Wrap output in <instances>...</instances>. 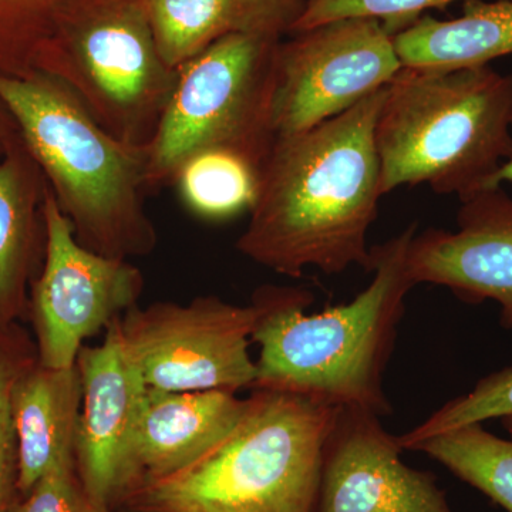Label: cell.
<instances>
[{"mask_svg":"<svg viewBox=\"0 0 512 512\" xmlns=\"http://www.w3.org/2000/svg\"><path fill=\"white\" fill-rule=\"evenodd\" d=\"M384 92L319 126L276 136L237 241L242 255L293 279L308 268L372 272L367 232L383 197L375 126Z\"/></svg>","mask_w":512,"mask_h":512,"instance_id":"6da1fadb","label":"cell"},{"mask_svg":"<svg viewBox=\"0 0 512 512\" xmlns=\"http://www.w3.org/2000/svg\"><path fill=\"white\" fill-rule=\"evenodd\" d=\"M416 234L413 222L372 248V282L346 305L309 315L311 292L276 286L274 305L252 336L259 346L252 390L356 407L379 417L392 413L383 375L406 295L416 286L407 271V251Z\"/></svg>","mask_w":512,"mask_h":512,"instance_id":"7a4b0ae2","label":"cell"},{"mask_svg":"<svg viewBox=\"0 0 512 512\" xmlns=\"http://www.w3.org/2000/svg\"><path fill=\"white\" fill-rule=\"evenodd\" d=\"M0 103L83 247L127 261L156 249L146 207L148 146L111 136L50 74H0Z\"/></svg>","mask_w":512,"mask_h":512,"instance_id":"3957f363","label":"cell"},{"mask_svg":"<svg viewBox=\"0 0 512 512\" xmlns=\"http://www.w3.org/2000/svg\"><path fill=\"white\" fill-rule=\"evenodd\" d=\"M512 74L402 67L375 126L380 192L429 185L463 201L512 157Z\"/></svg>","mask_w":512,"mask_h":512,"instance_id":"277c9868","label":"cell"},{"mask_svg":"<svg viewBox=\"0 0 512 512\" xmlns=\"http://www.w3.org/2000/svg\"><path fill=\"white\" fill-rule=\"evenodd\" d=\"M339 407L252 390L231 434L173 476L140 485L127 507L154 512H315L323 451Z\"/></svg>","mask_w":512,"mask_h":512,"instance_id":"5b68a950","label":"cell"},{"mask_svg":"<svg viewBox=\"0 0 512 512\" xmlns=\"http://www.w3.org/2000/svg\"><path fill=\"white\" fill-rule=\"evenodd\" d=\"M36 72L62 82L111 136L148 146L177 84L146 0H77Z\"/></svg>","mask_w":512,"mask_h":512,"instance_id":"8992f818","label":"cell"},{"mask_svg":"<svg viewBox=\"0 0 512 512\" xmlns=\"http://www.w3.org/2000/svg\"><path fill=\"white\" fill-rule=\"evenodd\" d=\"M282 39L232 35L177 69V84L148 144V192L173 185L181 165L222 148L264 163L275 141L271 110Z\"/></svg>","mask_w":512,"mask_h":512,"instance_id":"52a82bcc","label":"cell"},{"mask_svg":"<svg viewBox=\"0 0 512 512\" xmlns=\"http://www.w3.org/2000/svg\"><path fill=\"white\" fill-rule=\"evenodd\" d=\"M276 286H264L248 305L218 296L187 303L136 305L119 318L121 342L141 379L164 392L252 389V336L274 305Z\"/></svg>","mask_w":512,"mask_h":512,"instance_id":"ba28073f","label":"cell"},{"mask_svg":"<svg viewBox=\"0 0 512 512\" xmlns=\"http://www.w3.org/2000/svg\"><path fill=\"white\" fill-rule=\"evenodd\" d=\"M45 255L29 289L28 315L37 362L52 369L76 366L87 339L106 332L144 291L143 272L127 259L83 247L46 184Z\"/></svg>","mask_w":512,"mask_h":512,"instance_id":"9c48e42d","label":"cell"},{"mask_svg":"<svg viewBox=\"0 0 512 512\" xmlns=\"http://www.w3.org/2000/svg\"><path fill=\"white\" fill-rule=\"evenodd\" d=\"M402 62L394 36L375 18H345L292 33L275 53V136L325 123L384 89Z\"/></svg>","mask_w":512,"mask_h":512,"instance_id":"30bf717a","label":"cell"},{"mask_svg":"<svg viewBox=\"0 0 512 512\" xmlns=\"http://www.w3.org/2000/svg\"><path fill=\"white\" fill-rule=\"evenodd\" d=\"M83 402L74 444V466L96 503L116 510L134 488L133 446L147 386L128 357L119 318L103 343L77 356Z\"/></svg>","mask_w":512,"mask_h":512,"instance_id":"8fae6325","label":"cell"},{"mask_svg":"<svg viewBox=\"0 0 512 512\" xmlns=\"http://www.w3.org/2000/svg\"><path fill=\"white\" fill-rule=\"evenodd\" d=\"M402 451L377 414L339 407L315 512H454L437 477L407 466Z\"/></svg>","mask_w":512,"mask_h":512,"instance_id":"7c38bea8","label":"cell"},{"mask_svg":"<svg viewBox=\"0 0 512 512\" xmlns=\"http://www.w3.org/2000/svg\"><path fill=\"white\" fill-rule=\"evenodd\" d=\"M460 202L457 231L414 235L407 271L414 285L446 286L471 305L497 302L501 326L512 330V197L497 185Z\"/></svg>","mask_w":512,"mask_h":512,"instance_id":"4fadbf2b","label":"cell"},{"mask_svg":"<svg viewBox=\"0 0 512 512\" xmlns=\"http://www.w3.org/2000/svg\"><path fill=\"white\" fill-rule=\"evenodd\" d=\"M245 409L247 399L231 390L164 392L147 387L133 446V491L200 460L227 439Z\"/></svg>","mask_w":512,"mask_h":512,"instance_id":"5bb4252c","label":"cell"},{"mask_svg":"<svg viewBox=\"0 0 512 512\" xmlns=\"http://www.w3.org/2000/svg\"><path fill=\"white\" fill-rule=\"evenodd\" d=\"M83 387L76 366L52 369L37 360L13 386L22 498L53 468L74 463Z\"/></svg>","mask_w":512,"mask_h":512,"instance_id":"9a60e30c","label":"cell"},{"mask_svg":"<svg viewBox=\"0 0 512 512\" xmlns=\"http://www.w3.org/2000/svg\"><path fill=\"white\" fill-rule=\"evenodd\" d=\"M46 181L25 144L0 157V326L28 315L29 289L45 255Z\"/></svg>","mask_w":512,"mask_h":512,"instance_id":"2e32d148","label":"cell"},{"mask_svg":"<svg viewBox=\"0 0 512 512\" xmlns=\"http://www.w3.org/2000/svg\"><path fill=\"white\" fill-rule=\"evenodd\" d=\"M308 0H146L158 52L177 70L232 35H289Z\"/></svg>","mask_w":512,"mask_h":512,"instance_id":"e0dca14e","label":"cell"},{"mask_svg":"<svg viewBox=\"0 0 512 512\" xmlns=\"http://www.w3.org/2000/svg\"><path fill=\"white\" fill-rule=\"evenodd\" d=\"M463 8L456 19L423 15L394 36L402 66L446 72L512 55V0H466Z\"/></svg>","mask_w":512,"mask_h":512,"instance_id":"ac0fdd59","label":"cell"},{"mask_svg":"<svg viewBox=\"0 0 512 512\" xmlns=\"http://www.w3.org/2000/svg\"><path fill=\"white\" fill-rule=\"evenodd\" d=\"M261 164L237 151L212 148L188 158L173 185L185 207L208 221H225L249 212L259 188Z\"/></svg>","mask_w":512,"mask_h":512,"instance_id":"d6986e66","label":"cell"},{"mask_svg":"<svg viewBox=\"0 0 512 512\" xmlns=\"http://www.w3.org/2000/svg\"><path fill=\"white\" fill-rule=\"evenodd\" d=\"M413 450L423 451L512 512V440L501 439L476 423L421 441Z\"/></svg>","mask_w":512,"mask_h":512,"instance_id":"ffe728a7","label":"cell"},{"mask_svg":"<svg viewBox=\"0 0 512 512\" xmlns=\"http://www.w3.org/2000/svg\"><path fill=\"white\" fill-rule=\"evenodd\" d=\"M77 0H0V74L26 77Z\"/></svg>","mask_w":512,"mask_h":512,"instance_id":"44dd1931","label":"cell"},{"mask_svg":"<svg viewBox=\"0 0 512 512\" xmlns=\"http://www.w3.org/2000/svg\"><path fill=\"white\" fill-rule=\"evenodd\" d=\"M35 360V340L19 323L0 326V512H16L22 501L12 392L16 380Z\"/></svg>","mask_w":512,"mask_h":512,"instance_id":"7402d4cb","label":"cell"},{"mask_svg":"<svg viewBox=\"0 0 512 512\" xmlns=\"http://www.w3.org/2000/svg\"><path fill=\"white\" fill-rule=\"evenodd\" d=\"M512 416V366L485 376L470 393L444 404L429 419L397 437L403 450H413L421 441L491 419Z\"/></svg>","mask_w":512,"mask_h":512,"instance_id":"603a6c76","label":"cell"},{"mask_svg":"<svg viewBox=\"0 0 512 512\" xmlns=\"http://www.w3.org/2000/svg\"><path fill=\"white\" fill-rule=\"evenodd\" d=\"M458 0H308L291 33L303 32L345 18L382 20L392 36L410 28L430 9H441ZM466 2V0H463Z\"/></svg>","mask_w":512,"mask_h":512,"instance_id":"cb8c5ba5","label":"cell"},{"mask_svg":"<svg viewBox=\"0 0 512 512\" xmlns=\"http://www.w3.org/2000/svg\"><path fill=\"white\" fill-rule=\"evenodd\" d=\"M16 512H113L84 490L74 463L45 474L20 501Z\"/></svg>","mask_w":512,"mask_h":512,"instance_id":"d4e9b609","label":"cell"},{"mask_svg":"<svg viewBox=\"0 0 512 512\" xmlns=\"http://www.w3.org/2000/svg\"><path fill=\"white\" fill-rule=\"evenodd\" d=\"M22 143V137H20L15 120L12 119L6 107L0 103V144L6 151Z\"/></svg>","mask_w":512,"mask_h":512,"instance_id":"484cf974","label":"cell"},{"mask_svg":"<svg viewBox=\"0 0 512 512\" xmlns=\"http://www.w3.org/2000/svg\"><path fill=\"white\" fill-rule=\"evenodd\" d=\"M504 183H512V157L507 163L501 165L500 170L494 174L493 180L490 181L488 187H497V185H503Z\"/></svg>","mask_w":512,"mask_h":512,"instance_id":"4316f807","label":"cell"},{"mask_svg":"<svg viewBox=\"0 0 512 512\" xmlns=\"http://www.w3.org/2000/svg\"><path fill=\"white\" fill-rule=\"evenodd\" d=\"M113 512H154V511L143 510V508L127 507V505H124V507L116 508V510H113Z\"/></svg>","mask_w":512,"mask_h":512,"instance_id":"83f0119b","label":"cell"},{"mask_svg":"<svg viewBox=\"0 0 512 512\" xmlns=\"http://www.w3.org/2000/svg\"><path fill=\"white\" fill-rule=\"evenodd\" d=\"M501 420H503V426L505 429L512 433V416L504 417V419Z\"/></svg>","mask_w":512,"mask_h":512,"instance_id":"f1b7e54d","label":"cell"},{"mask_svg":"<svg viewBox=\"0 0 512 512\" xmlns=\"http://www.w3.org/2000/svg\"><path fill=\"white\" fill-rule=\"evenodd\" d=\"M3 153H5V148H3L2 144H0V157H2Z\"/></svg>","mask_w":512,"mask_h":512,"instance_id":"f546056e","label":"cell"}]
</instances>
